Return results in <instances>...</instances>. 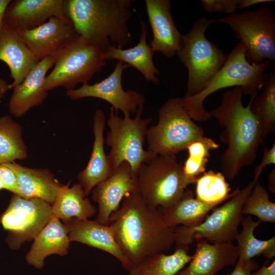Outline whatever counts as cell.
Here are the masks:
<instances>
[{
	"mask_svg": "<svg viewBox=\"0 0 275 275\" xmlns=\"http://www.w3.org/2000/svg\"><path fill=\"white\" fill-rule=\"evenodd\" d=\"M108 224L130 268L148 257L169 250L175 243V227L168 226L159 208L147 204L138 193L123 198Z\"/></svg>",
	"mask_w": 275,
	"mask_h": 275,
	"instance_id": "1",
	"label": "cell"
},
{
	"mask_svg": "<svg viewBox=\"0 0 275 275\" xmlns=\"http://www.w3.org/2000/svg\"><path fill=\"white\" fill-rule=\"evenodd\" d=\"M242 94L240 87L228 90L221 105L210 112L223 129L219 137L222 142L227 145L220 162L222 173L229 180L254 162L260 145H263L261 122L251 109L254 97L244 106Z\"/></svg>",
	"mask_w": 275,
	"mask_h": 275,
	"instance_id": "2",
	"label": "cell"
},
{
	"mask_svg": "<svg viewBox=\"0 0 275 275\" xmlns=\"http://www.w3.org/2000/svg\"><path fill=\"white\" fill-rule=\"evenodd\" d=\"M131 0H65L66 16L77 34L103 52L115 45L124 48L131 35L126 24Z\"/></svg>",
	"mask_w": 275,
	"mask_h": 275,
	"instance_id": "3",
	"label": "cell"
},
{
	"mask_svg": "<svg viewBox=\"0 0 275 275\" xmlns=\"http://www.w3.org/2000/svg\"><path fill=\"white\" fill-rule=\"evenodd\" d=\"M246 49L239 42L208 86L199 94L188 98H181L183 106L194 121H206L211 118L210 112L204 107V102L211 94L219 90L240 87L242 93L251 98L258 95L263 88L268 74L265 71L270 62L265 61L260 64H251L246 58Z\"/></svg>",
	"mask_w": 275,
	"mask_h": 275,
	"instance_id": "4",
	"label": "cell"
},
{
	"mask_svg": "<svg viewBox=\"0 0 275 275\" xmlns=\"http://www.w3.org/2000/svg\"><path fill=\"white\" fill-rule=\"evenodd\" d=\"M215 22V19L200 18L189 32L182 35L176 54L188 70L184 98L192 97L202 91L227 59V55L205 36L207 28Z\"/></svg>",
	"mask_w": 275,
	"mask_h": 275,
	"instance_id": "5",
	"label": "cell"
},
{
	"mask_svg": "<svg viewBox=\"0 0 275 275\" xmlns=\"http://www.w3.org/2000/svg\"><path fill=\"white\" fill-rule=\"evenodd\" d=\"M138 192L149 206L163 210L183 195L187 187L195 183L184 174L183 163L176 155H156L142 164L136 173Z\"/></svg>",
	"mask_w": 275,
	"mask_h": 275,
	"instance_id": "6",
	"label": "cell"
},
{
	"mask_svg": "<svg viewBox=\"0 0 275 275\" xmlns=\"http://www.w3.org/2000/svg\"><path fill=\"white\" fill-rule=\"evenodd\" d=\"M103 52L78 35L55 57L54 67L46 75L44 88L49 91L59 87L66 91L85 84L100 72L106 62Z\"/></svg>",
	"mask_w": 275,
	"mask_h": 275,
	"instance_id": "7",
	"label": "cell"
},
{
	"mask_svg": "<svg viewBox=\"0 0 275 275\" xmlns=\"http://www.w3.org/2000/svg\"><path fill=\"white\" fill-rule=\"evenodd\" d=\"M158 122L148 129V150L157 155H176L191 142L204 136L203 128L191 118L181 98L169 99L160 108Z\"/></svg>",
	"mask_w": 275,
	"mask_h": 275,
	"instance_id": "8",
	"label": "cell"
},
{
	"mask_svg": "<svg viewBox=\"0 0 275 275\" xmlns=\"http://www.w3.org/2000/svg\"><path fill=\"white\" fill-rule=\"evenodd\" d=\"M143 106H141L134 118L130 116L119 117L110 108L107 124L109 128L105 142L111 150L107 155L111 167L114 169L123 162H128L136 174L141 166L157 155L145 150L143 144L151 118L143 119Z\"/></svg>",
	"mask_w": 275,
	"mask_h": 275,
	"instance_id": "9",
	"label": "cell"
},
{
	"mask_svg": "<svg viewBox=\"0 0 275 275\" xmlns=\"http://www.w3.org/2000/svg\"><path fill=\"white\" fill-rule=\"evenodd\" d=\"M257 182L253 180L223 205L214 208L201 224L194 227H175L176 245L188 246L195 240H205L211 243L235 240L243 218L241 212L243 204Z\"/></svg>",
	"mask_w": 275,
	"mask_h": 275,
	"instance_id": "10",
	"label": "cell"
},
{
	"mask_svg": "<svg viewBox=\"0 0 275 275\" xmlns=\"http://www.w3.org/2000/svg\"><path fill=\"white\" fill-rule=\"evenodd\" d=\"M226 23L246 49V58L251 64L275 61V15L267 7L242 13H234L215 19Z\"/></svg>",
	"mask_w": 275,
	"mask_h": 275,
	"instance_id": "11",
	"label": "cell"
},
{
	"mask_svg": "<svg viewBox=\"0 0 275 275\" xmlns=\"http://www.w3.org/2000/svg\"><path fill=\"white\" fill-rule=\"evenodd\" d=\"M52 216L51 205L47 202L14 194L0 217V223L9 232L8 245L16 250L25 241L34 239Z\"/></svg>",
	"mask_w": 275,
	"mask_h": 275,
	"instance_id": "12",
	"label": "cell"
},
{
	"mask_svg": "<svg viewBox=\"0 0 275 275\" xmlns=\"http://www.w3.org/2000/svg\"><path fill=\"white\" fill-rule=\"evenodd\" d=\"M128 65L117 61L112 73L100 82L90 85L82 84L78 88L66 91V95L72 100L87 97L97 98L107 101L112 105L115 113L121 111L124 116L136 113L143 106L145 97L132 90L125 91L122 87V74Z\"/></svg>",
	"mask_w": 275,
	"mask_h": 275,
	"instance_id": "13",
	"label": "cell"
},
{
	"mask_svg": "<svg viewBox=\"0 0 275 275\" xmlns=\"http://www.w3.org/2000/svg\"><path fill=\"white\" fill-rule=\"evenodd\" d=\"M19 34L38 61L54 58L78 35L68 18L58 17H51L43 24Z\"/></svg>",
	"mask_w": 275,
	"mask_h": 275,
	"instance_id": "14",
	"label": "cell"
},
{
	"mask_svg": "<svg viewBox=\"0 0 275 275\" xmlns=\"http://www.w3.org/2000/svg\"><path fill=\"white\" fill-rule=\"evenodd\" d=\"M137 192L136 175L128 162H123L92 190V198L98 205L96 221L108 225L111 214L119 208L123 198Z\"/></svg>",
	"mask_w": 275,
	"mask_h": 275,
	"instance_id": "15",
	"label": "cell"
},
{
	"mask_svg": "<svg viewBox=\"0 0 275 275\" xmlns=\"http://www.w3.org/2000/svg\"><path fill=\"white\" fill-rule=\"evenodd\" d=\"M52 17H67L65 0L11 1L4 22L20 33L35 29Z\"/></svg>",
	"mask_w": 275,
	"mask_h": 275,
	"instance_id": "16",
	"label": "cell"
},
{
	"mask_svg": "<svg viewBox=\"0 0 275 275\" xmlns=\"http://www.w3.org/2000/svg\"><path fill=\"white\" fill-rule=\"evenodd\" d=\"M146 9L152 32L150 46L168 58L177 54L182 34L174 20L169 0H146Z\"/></svg>",
	"mask_w": 275,
	"mask_h": 275,
	"instance_id": "17",
	"label": "cell"
},
{
	"mask_svg": "<svg viewBox=\"0 0 275 275\" xmlns=\"http://www.w3.org/2000/svg\"><path fill=\"white\" fill-rule=\"evenodd\" d=\"M54 64V57L40 60L23 80L14 86L8 104L11 115L17 118L21 117L32 108L44 102L48 96V92L44 88L46 74Z\"/></svg>",
	"mask_w": 275,
	"mask_h": 275,
	"instance_id": "18",
	"label": "cell"
},
{
	"mask_svg": "<svg viewBox=\"0 0 275 275\" xmlns=\"http://www.w3.org/2000/svg\"><path fill=\"white\" fill-rule=\"evenodd\" d=\"M238 256L237 247L232 242L198 240L189 264L176 275H217L225 267L235 265Z\"/></svg>",
	"mask_w": 275,
	"mask_h": 275,
	"instance_id": "19",
	"label": "cell"
},
{
	"mask_svg": "<svg viewBox=\"0 0 275 275\" xmlns=\"http://www.w3.org/2000/svg\"><path fill=\"white\" fill-rule=\"evenodd\" d=\"M70 241H77L99 249L118 259L128 271L130 266L123 255L115 238L112 227L97 221L73 219L65 224Z\"/></svg>",
	"mask_w": 275,
	"mask_h": 275,
	"instance_id": "20",
	"label": "cell"
},
{
	"mask_svg": "<svg viewBox=\"0 0 275 275\" xmlns=\"http://www.w3.org/2000/svg\"><path fill=\"white\" fill-rule=\"evenodd\" d=\"M105 122L104 112L101 108L97 109L93 116L94 141L90 158L86 167L77 176L78 183L86 195L106 179L113 171L107 155L104 150L103 133Z\"/></svg>",
	"mask_w": 275,
	"mask_h": 275,
	"instance_id": "21",
	"label": "cell"
},
{
	"mask_svg": "<svg viewBox=\"0 0 275 275\" xmlns=\"http://www.w3.org/2000/svg\"><path fill=\"white\" fill-rule=\"evenodd\" d=\"M0 61L10 71V89L20 84L39 62L21 39L19 33L5 23L0 29Z\"/></svg>",
	"mask_w": 275,
	"mask_h": 275,
	"instance_id": "22",
	"label": "cell"
},
{
	"mask_svg": "<svg viewBox=\"0 0 275 275\" xmlns=\"http://www.w3.org/2000/svg\"><path fill=\"white\" fill-rule=\"evenodd\" d=\"M2 164L14 172L19 196L25 199L39 198L53 204L62 185L49 170L28 168L15 161Z\"/></svg>",
	"mask_w": 275,
	"mask_h": 275,
	"instance_id": "23",
	"label": "cell"
},
{
	"mask_svg": "<svg viewBox=\"0 0 275 275\" xmlns=\"http://www.w3.org/2000/svg\"><path fill=\"white\" fill-rule=\"evenodd\" d=\"M68 229L65 224L53 216L34 239L30 250L26 255V262L41 269L44 259L52 254L65 256L70 246Z\"/></svg>",
	"mask_w": 275,
	"mask_h": 275,
	"instance_id": "24",
	"label": "cell"
},
{
	"mask_svg": "<svg viewBox=\"0 0 275 275\" xmlns=\"http://www.w3.org/2000/svg\"><path fill=\"white\" fill-rule=\"evenodd\" d=\"M141 24L142 32L135 46L124 49L112 45L103 52L104 58L105 60H117L133 67L142 74L146 81L158 85L159 79L156 75L160 72L153 62L154 52L147 43V26L142 20Z\"/></svg>",
	"mask_w": 275,
	"mask_h": 275,
	"instance_id": "25",
	"label": "cell"
},
{
	"mask_svg": "<svg viewBox=\"0 0 275 275\" xmlns=\"http://www.w3.org/2000/svg\"><path fill=\"white\" fill-rule=\"evenodd\" d=\"M63 185L59 190L54 202L51 205L53 216L67 224L73 219H86L96 212L95 207L87 198L79 183L69 186Z\"/></svg>",
	"mask_w": 275,
	"mask_h": 275,
	"instance_id": "26",
	"label": "cell"
},
{
	"mask_svg": "<svg viewBox=\"0 0 275 275\" xmlns=\"http://www.w3.org/2000/svg\"><path fill=\"white\" fill-rule=\"evenodd\" d=\"M218 205L203 202L195 197L191 190L186 189L175 203L164 210L162 217L170 227H194L201 224L208 213Z\"/></svg>",
	"mask_w": 275,
	"mask_h": 275,
	"instance_id": "27",
	"label": "cell"
},
{
	"mask_svg": "<svg viewBox=\"0 0 275 275\" xmlns=\"http://www.w3.org/2000/svg\"><path fill=\"white\" fill-rule=\"evenodd\" d=\"M188 246L176 245L173 253H159L148 257L128 270L129 275H176L192 256L188 254Z\"/></svg>",
	"mask_w": 275,
	"mask_h": 275,
	"instance_id": "28",
	"label": "cell"
},
{
	"mask_svg": "<svg viewBox=\"0 0 275 275\" xmlns=\"http://www.w3.org/2000/svg\"><path fill=\"white\" fill-rule=\"evenodd\" d=\"M260 223V221H254L250 215L243 218L241 223L242 229L235 238L239 253L238 259L249 260L261 255L269 260L274 257L275 236L261 240L254 235V230Z\"/></svg>",
	"mask_w": 275,
	"mask_h": 275,
	"instance_id": "29",
	"label": "cell"
},
{
	"mask_svg": "<svg viewBox=\"0 0 275 275\" xmlns=\"http://www.w3.org/2000/svg\"><path fill=\"white\" fill-rule=\"evenodd\" d=\"M27 147L22 136V128L8 115L0 117V163L24 159Z\"/></svg>",
	"mask_w": 275,
	"mask_h": 275,
	"instance_id": "30",
	"label": "cell"
},
{
	"mask_svg": "<svg viewBox=\"0 0 275 275\" xmlns=\"http://www.w3.org/2000/svg\"><path fill=\"white\" fill-rule=\"evenodd\" d=\"M196 198L208 204H221L229 200L239 190L231 189L222 172L210 170L200 175L195 182Z\"/></svg>",
	"mask_w": 275,
	"mask_h": 275,
	"instance_id": "31",
	"label": "cell"
},
{
	"mask_svg": "<svg viewBox=\"0 0 275 275\" xmlns=\"http://www.w3.org/2000/svg\"><path fill=\"white\" fill-rule=\"evenodd\" d=\"M252 112L260 120L263 138L275 132V72L272 68L261 94L253 99Z\"/></svg>",
	"mask_w": 275,
	"mask_h": 275,
	"instance_id": "32",
	"label": "cell"
},
{
	"mask_svg": "<svg viewBox=\"0 0 275 275\" xmlns=\"http://www.w3.org/2000/svg\"><path fill=\"white\" fill-rule=\"evenodd\" d=\"M219 147V144L205 136L190 143L186 148L188 157L183 163L185 176L196 182V179L205 172L210 151Z\"/></svg>",
	"mask_w": 275,
	"mask_h": 275,
	"instance_id": "33",
	"label": "cell"
},
{
	"mask_svg": "<svg viewBox=\"0 0 275 275\" xmlns=\"http://www.w3.org/2000/svg\"><path fill=\"white\" fill-rule=\"evenodd\" d=\"M242 214L254 215L261 222L275 223V203L270 200L268 191L259 182L245 201Z\"/></svg>",
	"mask_w": 275,
	"mask_h": 275,
	"instance_id": "34",
	"label": "cell"
},
{
	"mask_svg": "<svg viewBox=\"0 0 275 275\" xmlns=\"http://www.w3.org/2000/svg\"><path fill=\"white\" fill-rule=\"evenodd\" d=\"M240 0H202L205 11L208 13L224 12L232 14L237 9Z\"/></svg>",
	"mask_w": 275,
	"mask_h": 275,
	"instance_id": "35",
	"label": "cell"
},
{
	"mask_svg": "<svg viewBox=\"0 0 275 275\" xmlns=\"http://www.w3.org/2000/svg\"><path fill=\"white\" fill-rule=\"evenodd\" d=\"M0 179L5 185V189L19 196V188L14 172L2 163H0Z\"/></svg>",
	"mask_w": 275,
	"mask_h": 275,
	"instance_id": "36",
	"label": "cell"
},
{
	"mask_svg": "<svg viewBox=\"0 0 275 275\" xmlns=\"http://www.w3.org/2000/svg\"><path fill=\"white\" fill-rule=\"evenodd\" d=\"M275 164V143H273L272 146L268 148L263 147V155L261 162L255 168L254 174V179L256 181L261 174L263 170L267 166Z\"/></svg>",
	"mask_w": 275,
	"mask_h": 275,
	"instance_id": "37",
	"label": "cell"
},
{
	"mask_svg": "<svg viewBox=\"0 0 275 275\" xmlns=\"http://www.w3.org/2000/svg\"><path fill=\"white\" fill-rule=\"evenodd\" d=\"M258 267V263L253 259H238L234 269L229 275H251Z\"/></svg>",
	"mask_w": 275,
	"mask_h": 275,
	"instance_id": "38",
	"label": "cell"
},
{
	"mask_svg": "<svg viewBox=\"0 0 275 275\" xmlns=\"http://www.w3.org/2000/svg\"><path fill=\"white\" fill-rule=\"evenodd\" d=\"M268 261H266L257 270L252 272L251 275H275V260L267 266Z\"/></svg>",
	"mask_w": 275,
	"mask_h": 275,
	"instance_id": "39",
	"label": "cell"
},
{
	"mask_svg": "<svg viewBox=\"0 0 275 275\" xmlns=\"http://www.w3.org/2000/svg\"><path fill=\"white\" fill-rule=\"evenodd\" d=\"M274 2L273 0H240L238 5L237 9H244L255 5L271 3Z\"/></svg>",
	"mask_w": 275,
	"mask_h": 275,
	"instance_id": "40",
	"label": "cell"
},
{
	"mask_svg": "<svg viewBox=\"0 0 275 275\" xmlns=\"http://www.w3.org/2000/svg\"><path fill=\"white\" fill-rule=\"evenodd\" d=\"M11 0H0V29L3 25L5 12Z\"/></svg>",
	"mask_w": 275,
	"mask_h": 275,
	"instance_id": "41",
	"label": "cell"
},
{
	"mask_svg": "<svg viewBox=\"0 0 275 275\" xmlns=\"http://www.w3.org/2000/svg\"><path fill=\"white\" fill-rule=\"evenodd\" d=\"M268 188L273 194H275V170L272 169L268 175Z\"/></svg>",
	"mask_w": 275,
	"mask_h": 275,
	"instance_id": "42",
	"label": "cell"
},
{
	"mask_svg": "<svg viewBox=\"0 0 275 275\" xmlns=\"http://www.w3.org/2000/svg\"><path fill=\"white\" fill-rule=\"evenodd\" d=\"M10 84L3 79H0V99L3 98L10 88Z\"/></svg>",
	"mask_w": 275,
	"mask_h": 275,
	"instance_id": "43",
	"label": "cell"
},
{
	"mask_svg": "<svg viewBox=\"0 0 275 275\" xmlns=\"http://www.w3.org/2000/svg\"><path fill=\"white\" fill-rule=\"evenodd\" d=\"M3 189H5V187L3 181L0 179V191Z\"/></svg>",
	"mask_w": 275,
	"mask_h": 275,
	"instance_id": "44",
	"label": "cell"
}]
</instances>
